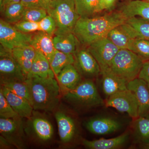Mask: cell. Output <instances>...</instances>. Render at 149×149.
I'll list each match as a JSON object with an SVG mask.
<instances>
[{"mask_svg":"<svg viewBox=\"0 0 149 149\" xmlns=\"http://www.w3.org/2000/svg\"><path fill=\"white\" fill-rule=\"evenodd\" d=\"M127 19L120 10L96 17H80L73 33L80 43L88 46L107 37L113 28L125 23Z\"/></svg>","mask_w":149,"mask_h":149,"instance_id":"6da1fadb","label":"cell"},{"mask_svg":"<svg viewBox=\"0 0 149 149\" xmlns=\"http://www.w3.org/2000/svg\"><path fill=\"white\" fill-rule=\"evenodd\" d=\"M26 82L34 110L53 111L58 107L61 90L54 77L34 76L27 77Z\"/></svg>","mask_w":149,"mask_h":149,"instance_id":"7a4b0ae2","label":"cell"},{"mask_svg":"<svg viewBox=\"0 0 149 149\" xmlns=\"http://www.w3.org/2000/svg\"><path fill=\"white\" fill-rule=\"evenodd\" d=\"M63 98L74 106L90 109L104 105L105 101L92 79L82 80L77 87L63 94Z\"/></svg>","mask_w":149,"mask_h":149,"instance_id":"3957f363","label":"cell"},{"mask_svg":"<svg viewBox=\"0 0 149 149\" xmlns=\"http://www.w3.org/2000/svg\"><path fill=\"white\" fill-rule=\"evenodd\" d=\"M144 61L127 49H120L111 61L110 69L128 82L138 78Z\"/></svg>","mask_w":149,"mask_h":149,"instance_id":"277c9868","label":"cell"},{"mask_svg":"<svg viewBox=\"0 0 149 149\" xmlns=\"http://www.w3.org/2000/svg\"><path fill=\"white\" fill-rule=\"evenodd\" d=\"M56 22L55 34L73 32L80 15L77 13L74 0H58L47 11Z\"/></svg>","mask_w":149,"mask_h":149,"instance_id":"5b68a950","label":"cell"},{"mask_svg":"<svg viewBox=\"0 0 149 149\" xmlns=\"http://www.w3.org/2000/svg\"><path fill=\"white\" fill-rule=\"evenodd\" d=\"M105 106L128 113L133 119L139 117V106L135 94L127 89L115 93L107 98Z\"/></svg>","mask_w":149,"mask_h":149,"instance_id":"8992f818","label":"cell"},{"mask_svg":"<svg viewBox=\"0 0 149 149\" xmlns=\"http://www.w3.org/2000/svg\"><path fill=\"white\" fill-rule=\"evenodd\" d=\"M87 49L98 63L101 72L110 69L111 61L120 49L107 37L92 43Z\"/></svg>","mask_w":149,"mask_h":149,"instance_id":"52a82bcc","label":"cell"},{"mask_svg":"<svg viewBox=\"0 0 149 149\" xmlns=\"http://www.w3.org/2000/svg\"><path fill=\"white\" fill-rule=\"evenodd\" d=\"M32 36L19 31L2 18L0 19V43L3 47L12 51L15 48L29 45Z\"/></svg>","mask_w":149,"mask_h":149,"instance_id":"ba28073f","label":"cell"},{"mask_svg":"<svg viewBox=\"0 0 149 149\" xmlns=\"http://www.w3.org/2000/svg\"><path fill=\"white\" fill-rule=\"evenodd\" d=\"M25 130L30 136L42 143L50 141L54 133L53 126L49 120L35 110L28 118Z\"/></svg>","mask_w":149,"mask_h":149,"instance_id":"9c48e42d","label":"cell"},{"mask_svg":"<svg viewBox=\"0 0 149 149\" xmlns=\"http://www.w3.org/2000/svg\"><path fill=\"white\" fill-rule=\"evenodd\" d=\"M22 118H0V133L13 146L18 149L25 148L24 130Z\"/></svg>","mask_w":149,"mask_h":149,"instance_id":"30bf717a","label":"cell"},{"mask_svg":"<svg viewBox=\"0 0 149 149\" xmlns=\"http://www.w3.org/2000/svg\"><path fill=\"white\" fill-rule=\"evenodd\" d=\"M1 79L26 80L20 65L13 55L12 51L0 45Z\"/></svg>","mask_w":149,"mask_h":149,"instance_id":"8fae6325","label":"cell"},{"mask_svg":"<svg viewBox=\"0 0 149 149\" xmlns=\"http://www.w3.org/2000/svg\"><path fill=\"white\" fill-rule=\"evenodd\" d=\"M73 65L81 76L92 79L101 74V69L97 62L88 49H77L73 55Z\"/></svg>","mask_w":149,"mask_h":149,"instance_id":"7c38bea8","label":"cell"},{"mask_svg":"<svg viewBox=\"0 0 149 149\" xmlns=\"http://www.w3.org/2000/svg\"><path fill=\"white\" fill-rule=\"evenodd\" d=\"M107 37L120 49H129L133 40L139 39L135 29L126 22L113 28Z\"/></svg>","mask_w":149,"mask_h":149,"instance_id":"4fadbf2b","label":"cell"},{"mask_svg":"<svg viewBox=\"0 0 149 149\" xmlns=\"http://www.w3.org/2000/svg\"><path fill=\"white\" fill-rule=\"evenodd\" d=\"M127 88L136 96L139 116L149 117V88L146 82L138 77L128 82Z\"/></svg>","mask_w":149,"mask_h":149,"instance_id":"5bb4252c","label":"cell"},{"mask_svg":"<svg viewBox=\"0 0 149 149\" xmlns=\"http://www.w3.org/2000/svg\"><path fill=\"white\" fill-rule=\"evenodd\" d=\"M86 129L97 135H105L119 130L122 124L119 121L108 117H97L89 119L85 123Z\"/></svg>","mask_w":149,"mask_h":149,"instance_id":"9a60e30c","label":"cell"},{"mask_svg":"<svg viewBox=\"0 0 149 149\" xmlns=\"http://www.w3.org/2000/svg\"><path fill=\"white\" fill-rule=\"evenodd\" d=\"M54 116L61 141L64 144L70 143L74 139L77 130L74 119L66 112L61 110L56 111Z\"/></svg>","mask_w":149,"mask_h":149,"instance_id":"2e32d148","label":"cell"},{"mask_svg":"<svg viewBox=\"0 0 149 149\" xmlns=\"http://www.w3.org/2000/svg\"><path fill=\"white\" fill-rule=\"evenodd\" d=\"M102 88L107 98L115 93L127 90V80L121 78L109 69L101 72Z\"/></svg>","mask_w":149,"mask_h":149,"instance_id":"e0dca14e","label":"cell"},{"mask_svg":"<svg viewBox=\"0 0 149 149\" xmlns=\"http://www.w3.org/2000/svg\"><path fill=\"white\" fill-rule=\"evenodd\" d=\"M29 45L37 52L43 54L50 63L56 51L52 35L42 31H38L32 35Z\"/></svg>","mask_w":149,"mask_h":149,"instance_id":"ac0fdd59","label":"cell"},{"mask_svg":"<svg viewBox=\"0 0 149 149\" xmlns=\"http://www.w3.org/2000/svg\"><path fill=\"white\" fill-rule=\"evenodd\" d=\"M0 91H2L13 109L19 116L27 118L31 117L34 110L28 101L17 95L2 86H1Z\"/></svg>","mask_w":149,"mask_h":149,"instance_id":"d6986e66","label":"cell"},{"mask_svg":"<svg viewBox=\"0 0 149 149\" xmlns=\"http://www.w3.org/2000/svg\"><path fill=\"white\" fill-rule=\"evenodd\" d=\"M56 77L63 93L74 89L82 81V76L73 64L65 66Z\"/></svg>","mask_w":149,"mask_h":149,"instance_id":"ffe728a7","label":"cell"},{"mask_svg":"<svg viewBox=\"0 0 149 149\" xmlns=\"http://www.w3.org/2000/svg\"><path fill=\"white\" fill-rule=\"evenodd\" d=\"M129 132H126L112 139H100L93 141L83 139L82 144L84 146L88 149H118L123 146L126 143L129 139Z\"/></svg>","mask_w":149,"mask_h":149,"instance_id":"44dd1931","label":"cell"},{"mask_svg":"<svg viewBox=\"0 0 149 149\" xmlns=\"http://www.w3.org/2000/svg\"><path fill=\"white\" fill-rule=\"evenodd\" d=\"M12 52L27 78L36 56L37 51L32 46L28 45L15 48L12 50Z\"/></svg>","mask_w":149,"mask_h":149,"instance_id":"7402d4cb","label":"cell"},{"mask_svg":"<svg viewBox=\"0 0 149 149\" xmlns=\"http://www.w3.org/2000/svg\"><path fill=\"white\" fill-rule=\"evenodd\" d=\"M53 42L56 50L72 55L78 49V43L80 42L73 32L55 34Z\"/></svg>","mask_w":149,"mask_h":149,"instance_id":"603a6c76","label":"cell"},{"mask_svg":"<svg viewBox=\"0 0 149 149\" xmlns=\"http://www.w3.org/2000/svg\"><path fill=\"white\" fill-rule=\"evenodd\" d=\"M120 11L127 19L139 16L149 19V3L144 0H133L121 8Z\"/></svg>","mask_w":149,"mask_h":149,"instance_id":"cb8c5ba5","label":"cell"},{"mask_svg":"<svg viewBox=\"0 0 149 149\" xmlns=\"http://www.w3.org/2000/svg\"><path fill=\"white\" fill-rule=\"evenodd\" d=\"M34 76L42 77H54L55 76L47 58L43 54L37 51L27 78Z\"/></svg>","mask_w":149,"mask_h":149,"instance_id":"d4e9b609","label":"cell"},{"mask_svg":"<svg viewBox=\"0 0 149 149\" xmlns=\"http://www.w3.org/2000/svg\"><path fill=\"white\" fill-rule=\"evenodd\" d=\"M133 135L141 145L149 144V117L139 116L132 124Z\"/></svg>","mask_w":149,"mask_h":149,"instance_id":"484cf974","label":"cell"},{"mask_svg":"<svg viewBox=\"0 0 149 149\" xmlns=\"http://www.w3.org/2000/svg\"><path fill=\"white\" fill-rule=\"evenodd\" d=\"M1 86L5 87L17 95L27 100L32 104L29 89L26 80L1 79Z\"/></svg>","mask_w":149,"mask_h":149,"instance_id":"4316f807","label":"cell"},{"mask_svg":"<svg viewBox=\"0 0 149 149\" xmlns=\"http://www.w3.org/2000/svg\"><path fill=\"white\" fill-rule=\"evenodd\" d=\"M24 8L21 2L7 5L1 13L3 17V19L11 24L17 23L22 19Z\"/></svg>","mask_w":149,"mask_h":149,"instance_id":"83f0119b","label":"cell"},{"mask_svg":"<svg viewBox=\"0 0 149 149\" xmlns=\"http://www.w3.org/2000/svg\"><path fill=\"white\" fill-rule=\"evenodd\" d=\"M100 0H74L75 8L80 17H91L100 12Z\"/></svg>","mask_w":149,"mask_h":149,"instance_id":"f1b7e54d","label":"cell"},{"mask_svg":"<svg viewBox=\"0 0 149 149\" xmlns=\"http://www.w3.org/2000/svg\"><path fill=\"white\" fill-rule=\"evenodd\" d=\"M74 62L73 55L64 53L56 50L50 64L56 76L65 66L68 65L74 64Z\"/></svg>","mask_w":149,"mask_h":149,"instance_id":"f546056e","label":"cell"},{"mask_svg":"<svg viewBox=\"0 0 149 149\" xmlns=\"http://www.w3.org/2000/svg\"><path fill=\"white\" fill-rule=\"evenodd\" d=\"M126 22L135 29L139 39L149 41V19L133 17L127 19Z\"/></svg>","mask_w":149,"mask_h":149,"instance_id":"4dcf8cb0","label":"cell"},{"mask_svg":"<svg viewBox=\"0 0 149 149\" xmlns=\"http://www.w3.org/2000/svg\"><path fill=\"white\" fill-rule=\"evenodd\" d=\"M128 50L137 54L144 61L149 60V41L143 39H134Z\"/></svg>","mask_w":149,"mask_h":149,"instance_id":"1f68e13d","label":"cell"},{"mask_svg":"<svg viewBox=\"0 0 149 149\" xmlns=\"http://www.w3.org/2000/svg\"><path fill=\"white\" fill-rule=\"evenodd\" d=\"M47 14V11L45 9L25 7L22 20L39 22Z\"/></svg>","mask_w":149,"mask_h":149,"instance_id":"d6a6232c","label":"cell"},{"mask_svg":"<svg viewBox=\"0 0 149 149\" xmlns=\"http://www.w3.org/2000/svg\"><path fill=\"white\" fill-rule=\"evenodd\" d=\"M18 117L20 116L13 109L2 91H0V117L10 118Z\"/></svg>","mask_w":149,"mask_h":149,"instance_id":"836d02e7","label":"cell"},{"mask_svg":"<svg viewBox=\"0 0 149 149\" xmlns=\"http://www.w3.org/2000/svg\"><path fill=\"white\" fill-rule=\"evenodd\" d=\"M40 31L53 35L55 34L57 29L56 24L54 19L51 15H47L39 22Z\"/></svg>","mask_w":149,"mask_h":149,"instance_id":"e575fe53","label":"cell"},{"mask_svg":"<svg viewBox=\"0 0 149 149\" xmlns=\"http://www.w3.org/2000/svg\"><path fill=\"white\" fill-rule=\"evenodd\" d=\"M16 29L20 32L29 34L36 31H40L39 22L21 20L13 25Z\"/></svg>","mask_w":149,"mask_h":149,"instance_id":"d590c367","label":"cell"},{"mask_svg":"<svg viewBox=\"0 0 149 149\" xmlns=\"http://www.w3.org/2000/svg\"><path fill=\"white\" fill-rule=\"evenodd\" d=\"M55 1L53 0H21L22 4L25 7L38 8L47 11L53 6Z\"/></svg>","mask_w":149,"mask_h":149,"instance_id":"8d00e7d4","label":"cell"},{"mask_svg":"<svg viewBox=\"0 0 149 149\" xmlns=\"http://www.w3.org/2000/svg\"><path fill=\"white\" fill-rule=\"evenodd\" d=\"M138 78L144 80L149 85V60L144 61Z\"/></svg>","mask_w":149,"mask_h":149,"instance_id":"74e56055","label":"cell"},{"mask_svg":"<svg viewBox=\"0 0 149 149\" xmlns=\"http://www.w3.org/2000/svg\"><path fill=\"white\" fill-rule=\"evenodd\" d=\"M117 0H100L99 9L100 12L104 10L111 9L114 7Z\"/></svg>","mask_w":149,"mask_h":149,"instance_id":"f35d334b","label":"cell"},{"mask_svg":"<svg viewBox=\"0 0 149 149\" xmlns=\"http://www.w3.org/2000/svg\"><path fill=\"white\" fill-rule=\"evenodd\" d=\"M0 144L1 149H8L13 146L1 135L0 136Z\"/></svg>","mask_w":149,"mask_h":149,"instance_id":"ab89813d","label":"cell"},{"mask_svg":"<svg viewBox=\"0 0 149 149\" xmlns=\"http://www.w3.org/2000/svg\"><path fill=\"white\" fill-rule=\"evenodd\" d=\"M21 2V0H4L2 7L0 9L1 12V13L4 8L5 6L8 4L12 3H19Z\"/></svg>","mask_w":149,"mask_h":149,"instance_id":"60d3db41","label":"cell"},{"mask_svg":"<svg viewBox=\"0 0 149 149\" xmlns=\"http://www.w3.org/2000/svg\"><path fill=\"white\" fill-rule=\"evenodd\" d=\"M142 148L143 149H149V144L142 145Z\"/></svg>","mask_w":149,"mask_h":149,"instance_id":"b9f144b4","label":"cell"},{"mask_svg":"<svg viewBox=\"0 0 149 149\" xmlns=\"http://www.w3.org/2000/svg\"><path fill=\"white\" fill-rule=\"evenodd\" d=\"M4 1V0H0V9L2 7Z\"/></svg>","mask_w":149,"mask_h":149,"instance_id":"7bdbcfd3","label":"cell"},{"mask_svg":"<svg viewBox=\"0 0 149 149\" xmlns=\"http://www.w3.org/2000/svg\"><path fill=\"white\" fill-rule=\"evenodd\" d=\"M144 1H146L148 2L149 3V0H144Z\"/></svg>","mask_w":149,"mask_h":149,"instance_id":"ee69618b","label":"cell"},{"mask_svg":"<svg viewBox=\"0 0 149 149\" xmlns=\"http://www.w3.org/2000/svg\"><path fill=\"white\" fill-rule=\"evenodd\" d=\"M53 1H58V0H53Z\"/></svg>","mask_w":149,"mask_h":149,"instance_id":"f6af8a7d","label":"cell"},{"mask_svg":"<svg viewBox=\"0 0 149 149\" xmlns=\"http://www.w3.org/2000/svg\"><path fill=\"white\" fill-rule=\"evenodd\" d=\"M148 86L149 88V85H148Z\"/></svg>","mask_w":149,"mask_h":149,"instance_id":"bcb514c9","label":"cell"},{"mask_svg":"<svg viewBox=\"0 0 149 149\" xmlns=\"http://www.w3.org/2000/svg\"><path fill=\"white\" fill-rule=\"evenodd\" d=\"M130 1H133V0H130Z\"/></svg>","mask_w":149,"mask_h":149,"instance_id":"7dc6e473","label":"cell"}]
</instances>
